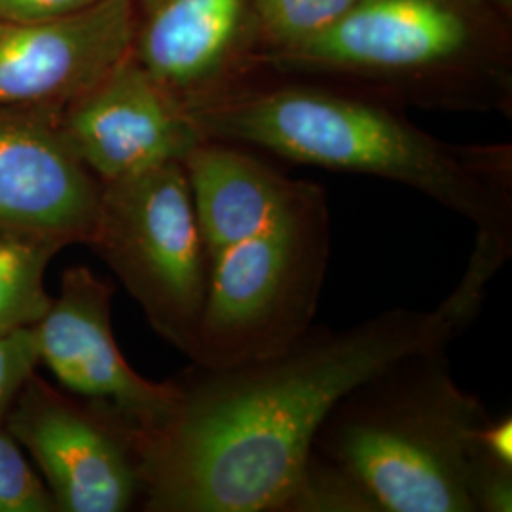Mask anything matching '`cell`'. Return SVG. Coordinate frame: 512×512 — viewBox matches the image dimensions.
<instances>
[{"mask_svg":"<svg viewBox=\"0 0 512 512\" xmlns=\"http://www.w3.org/2000/svg\"><path fill=\"white\" fill-rule=\"evenodd\" d=\"M361 0H251L260 31L275 46H294L327 31Z\"/></svg>","mask_w":512,"mask_h":512,"instance_id":"5bb4252c","label":"cell"},{"mask_svg":"<svg viewBox=\"0 0 512 512\" xmlns=\"http://www.w3.org/2000/svg\"><path fill=\"white\" fill-rule=\"evenodd\" d=\"M469 494L475 512H511L512 465L486 456L476 444Z\"/></svg>","mask_w":512,"mask_h":512,"instance_id":"ac0fdd59","label":"cell"},{"mask_svg":"<svg viewBox=\"0 0 512 512\" xmlns=\"http://www.w3.org/2000/svg\"><path fill=\"white\" fill-rule=\"evenodd\" d=\"M112 285L88 266L61 277L37 323L40 365L76 397L103 403L141 431L158 427L177 401V385L152 382L129 365L112 330Z\"/></svg>","mask_w":512,"mask_h":512,"instance_id":"52a82bcc","label":"cell"},{"mask_svg":"<svg viewBox=\"0 0 512 512\" xmlns=\"http://www.w3.org/2000/svg\"><path fill=\"white\" fill-rule=\"evenodd\" d=\"M469 42V19L452 0H361L281 57L311 69L420 74L456 63Z\"/></svg>","mask_w":512,"mask_h":512,"instance_id":"8fae6325","label":"cell"},{"mask_svg":"<svg viewBox=\"0 0 512 512\" xmlns=\"http://www.w3.org/2000/svg\"><path fill=\"white\" fill-rule=\"evenodd\" d=\"M478 448L501 463L512 465V418L503 416L499 420H490L484 423V427L478 433L476 439Z\"/></svg>","mask_w":512,"mask_h":512,"instance_id":"ffe728a7","label":"cell"},{"mask_svg":"<svg viewBox=\"0 0 512 512\" xmlns=\"http://www.w3.org/2000/svg\"><path fill=\"white\" fill-rule=\"evenodd\" d=\"M137 23V0H99L50 21L0 19V107L63 109L133 52Z\"/></svg>","mask_w":512,"mask_h":512,"instance_id":"30bf717a","label":"cell"},{"mask_svg":"<svg viewBox=\"0 0 512 512\" xmlns=\"http://www.w3.org/2000/svg\"><path fill=\"white\" fill-rule=\"evenodd\" d=\"M135 59L183 105L217 92L251 0H145Z\"/></svg>","mask_w":512,"mask_h":512,"instance_id":"7c38bea8","label":"cell"},{"mask_svg":"<svg viewBox=\"0 0 512 512\" xmlns=\"http://www.w3.org/2000/svg\"><path fill=\"white\" fill-rule=\"evenodd\" d=\"M281 512H378L340 467L311 450Z\"/></svg>","mask_w":512,"mask_h":512,"instance_id":"9a60e30c","label":"cell"},{"mask_svg":"<svg viewBox=\"0 0 512 512\" xmlns=\"http://www.w3.org/2000/svg\"><path fill=\"white\" fill-rule=\"evenodd\" d=\"M406 355L355 385L321 423L313 452L365 492L378 512H475L476 439L492 416L461 389L446 355Z\"/></svg>","mask_w":512,"mask_h":512,"instance_id":"277c9868","label":"cell"},{"mask_svg":"<svg viewBox=\"0 0 512 512\" xmlns=\"http://www.w3.org/2000/svg\"><path fill=\"white\" fill-rule=\"evenodd\" d=\"M184 109L203 139L420 190L469 220L476 238L512 255L511 167L505 152L452 147L382 105L304 86L222 90Z\"/></svg>","mask_w":512,"mask_h":512,"instance_id":"3957f363","label":"cell"},{"mask_svg":"<svg viewBox=\"0 0 512 512\" xmlns=\"http://www.w3.org/2000/svg\"><path fill=\"white\" fill-rule=\"evenodd\" d=\"M69 245L61 239L0 228V332L33 327L50 308L46 274Z\"/></svg>","mask_w":512,"mask_h":512,"instance_id":"4fadbf2b","label":"cell"},{"mask_svg":"<svg viewBox=\"0 0 512 512\" xmlns=\"http://www.w3.org/2000/svg\"><path fill=\"white\" fill-rule=\"evenodd\" d=\"M0 512H57L44 478L0 425Z\"/></svg>","mask_w":512,"mask_h":512,"instance_id":"2e32d148","label":"cell"},{"mask_svg":"<svg viewBox=\"0 0 512 512\" xmlns=\"http://www.w3.org/2000/svg\"><path fill=\"white\" fill-rule=\"evenodd\" d=\"M40 366L37 325L0 332V425Z\"/></svg>","mask_w":512,"mask_h":512,"instance_id":"e0dca14e","label":"cell"},{"mask_svg":"<svg viewBox=\"0 0 512 512\" xmlns=\"http://www.w3.org/2000/svg\"><path fill=\"white\" fill-rule=\"evenodd\" d=\"M54 497L57 512H126L143 501L139 427L103 403L37 374L4 420Z\"/></svg>","mask_w":512,"mask_h":512,"instance_id":"8992f818","label":"cell"},{"mask_svg":"<svg viewBox=\"0 0 512 512\" xmlns=\"http://www.w3.org/2000/svg\"><path fill=\"white\" fill-rule=\"evenodd\" d=\"M99 0H0V19L6 21H50L67 18Z\"/></svg>","mask_w":512,"mask_h":512,"instance_id":"d6986e66","label":"cell"},{"mask_svg":"<svg viewBox=\"0 0 512 512\" xmlns=\"http://www.w3.org/2000/svg\"><path fill=\"white\" fill-rule=\"evenodd\" d=\"M59 112L0 107V228L88 245L103 184L76 154Z\"/></svg>","mask_w":512,"mask_h":512,"instance_id":"9c48e42d","label":"cell"},{"mask_svg":"<svg viewBox=\"0 0 512 512\" xmlns=\"http://www.w3.org/2000/svg\"><path fill=\"white\" fill-rule=\"evenodd\" d=\"M488 285L463 274L435 310L393 308L349 329L313 327L287 348L173 378L177 401L139 429L147 512H281L321 423L355 385L412 353L448 349Z\"/></svg>","mask_w":512,"mask_h":512,"instance_id":"6da1fadb","label":"cell"},{"mask_svg":"<svg viewBox=\"0 0 512 512\" xmlns=\"http://www.w3.org/2000/svg\"><path fill=\"white\" fill-rule=\"evenodd\" d=\"M88 247L109 264L150 327L194 359L207 258L183 162L103 184Z\"/></svg>","mask_w":512,"mask_h":512,"instance_id":"5b68a950","label":"cell"},{"mask_svg":"<svg viewBox=\"0 0 512 512\" xmlns=\"http://www.w3.org/2000/svg\"><path fill=\"white\" fill-rule=\"evenodd\" d=\"M207 258L192 363L226 366L277 353L310 329L330 253L323 188L239 145L203 139L183 160Z\"/></svg>","mask_w":512,"mask_h":512,"instance_id":"7a4b0ae2","label":"cell"},{"mask_svg":"<svg viewBox=\"0 0 512 512\" xmlns=\"http://www.w3.org/2000/svg\"><path fill=\"white\" fill-rule=\"evenodd\" d=\"M488 2H492L495 6H499L501 10H511L512 0H488Z\"/></svg>","mask_w":512,"mask_h":512,"instance_id":"44dd1931","label":"cell"},{"mask_svg":"<svg viewBox=\"0 0 512 512\" xmlns=\"http://www.w3.org/2000/svg\"><path fill=\"white\" fill-rule=\"evenodd\" d=\"M76 154L101 183L183 162L203 141L179 97L133 52L59 112Z\"/></svg>","mask_w":512,"mask_h":512,"instance_id":"ba28073f","label":"cell"}]
</instances>
